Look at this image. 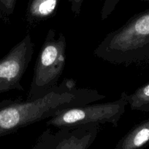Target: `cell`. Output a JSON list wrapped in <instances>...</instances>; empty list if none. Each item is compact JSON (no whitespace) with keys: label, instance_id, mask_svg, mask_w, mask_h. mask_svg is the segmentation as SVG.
I'll return each instance as SVG.
<instances>
[{"label":"cell","instance_id":"6","mask_svg":"<svg viewBox=\"0 0 149 149\" xmlns=\"http://www.w3.org/2000/svg\"><path fill=\"white\" fill-rule=\"evenodd\" d=\"M60 0H28L26 20L31 26L51 18L56 13Z\"/></svg>","mask_w":149,"mask_h":149},{"label":"cell","instance_id":"9","mask_svg":"<svg viewBox=\"0 0 149 149\" xmlns=\"http://www.w3.org/2000/svg\"><path fill=\"white\" fill-rule=\"evenodd\" d=\"M17 0H0V17L9 20L13 15Z\"/></svg>","mask_w":149,"mask_h":149},{"label":"cell","instance_id":"11","mask_svg":"<svg viewBox=\"0 0 149 149\" xmlns=\"http://www.w3.org/2000/svg\"><path fill=\"white\" fill-rule=\"evenodd\" d=\"M85 0H68L70 4V9L74 16H78L81 12V7Z\"/></svg>","mask_w":149,"mask_h":149},{"label":"cell","instance_id":"12","mask_svg":"<svg viewBox=\"0 0 149 149\" xmlns=\"http://www.w3.org/2000/svg\"><path fill=\"white\" fill-rule=\"evenodd\" d=\"M143 1H145V2H147V3H149V0H143Z\"/></svg>","mask_w":149,"mask_h":149},{"label":"cell","instance_id":"1","mask_svg":"<svg viewBox=\"0 0 149 149\" xmlns=\"http://www.w3.org/2000/svg\"><path fill=\"white\" fill-rule=\"evenodd\" d=\"M105 98V96L96 90L78 88L75 81L64 79L42 97L26 100H3L0 102V136L50 119L69 108Z\"/></svg>","mask_w":149,"mask_h":149},{"label":"cell","instance_id":"2","mask_svg":"<svg viewBox=\"0 0 149 149\" xmlns=\"http://www.w3.org/2000/svg\"><path fill=\"white\" fill-rule=\"evenodd\" d=\"M93 54L110 63H149V9L134 15L108 33Z\"/></svg>","mask_w":149,"mask_h":149},{"label":"cell","instance_id":"8","mask_svg":"<svg viewBox=\"0 0 149 149\" xmlns=\"http://www.w3.org/2000/svg\"><path fill=\"white\" fill-rule=\"evenodd\" d=\"M126 97L131 110L149 112V83L139 87L132 94L127 93Z\"/></svg>","mask_w":149,"mask_h":149},{"label":"cell","instance_id":"5","mask_svg":"<svg viewBox=\"0 0 149 149\" xmlns=\"http://www.w3.org/2000/svg\"><path fill=\"white\" fill-rule=\"evenodd\" d=\"M32 37L26 34L0 59V94L10 90L23 91L20 81L34 54Z\"/></svg>","mask_w":149,"mask_h":149},{"label":"cell","instance_id":"10","mask_svg":"<svg viewBox=\"0 0 149 149\" xmlns=\"http://www.w3.org/2000/svg\"><path fill=\"white\" fill-rule=\"evenodd\" d=\"M120 0H105L101 10V19L102 20L108 18L116 7Z\"/></svg>","mask_w":149,"mask_h":149},{"label":"cell","instance_id":"7","mask_svg":"<svg viewBox=\"0 0 149 149\" xmlns=\"http://www.w3.org/2000/svg\"><path fill=\"white\" fill-rule=\"evenodd\" d=\"M149 142V119L133 128L124 138L121 144V149H137Z\"/></svg>","mask_w":149,"mask_h":149},{"label":"cell","instance_id":"4","mask_svg":"<svg viewBox=\"0 0 149 149\" xmlns=\"http://www.w3.org/2000/svg\"><path fill=\"white\" fill-rule=\"evenodd\" d=\"M126 95L125 92L122 93L115 101L69 108L50 118L47 125L60 129H72L89 124L108 122L116 127L128 105Z\"/></svg>","mask_w":149,"mask_h":149},{"label":"cell","instance_id":"3","mask_svg":"<svg viewBox=\"0 0 149 149\" xmlns=\"http://www.w3.org/2000/svg\"><path fill=\"white\" fill-rule=\"evenodd\" d=\"M66 61V39L63 33L51 29L47 33L35 62L34 75L27 99L38 98L57 86L64 69Z\"/></svg>","mask_w":149,"mask_h":149}]
</instances>
